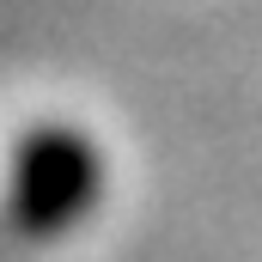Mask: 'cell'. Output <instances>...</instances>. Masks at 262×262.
Segmentation results:
<instances>
[{
    "mask_svg": "<svg viewBox=\"0 0 262 262\" xmlns=\"http://www.w3.org/2000/svg\"><path fill=\"white\" fill-rule=\"evenodd\" d=\"M104 146L79 122H37L6 159V195H0V232L12 244H55L73 226L92 220L104 201Z\"/></svg>",
    "mask_w": 262,
    "mask_h": 262,
    "instance_id": "6da1fadb",
    "label": "cell"
}]
</instances>
